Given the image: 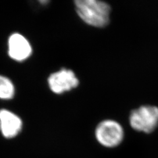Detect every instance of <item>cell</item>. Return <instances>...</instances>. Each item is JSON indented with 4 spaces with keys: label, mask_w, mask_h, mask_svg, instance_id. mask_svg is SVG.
Segmentation results:
<instances>
[{
    "label": "cell",
    "mask_w": 158,
    "mask_h": 158,
    "mask_svg": "<svg viewBox=\"0 0 158 158\" xmlns=\"http://www.w3.org/2000/svg\"><path fill=\"white\" fill-rule=\"evenodd\" d=\"M76 12L82 21L95 28L106 27L110 23V5L98 0L75 1Z\"/></svg>",
    "instance_id": "1"
},
{
    "label": "cell",
    "mask_w": 158,
    "mask_h": 158,
    "mask_svg": "<svg viewBox=\"0 0 158 158\" xmlns=\"http://www.w3.org/2000/svg\"><path fill=\"white\" fill-rule=\"evenodd\" d=\"M128 120L135 131L150 134L158 127V107L154 106H140L131 112Z\"/></svg>",
    "instance_id": "2"
},
{
    "label": "cell",
    "mask_w": 158,
    "mask_h": 158,
    "mask_svg": "<svg viewBox=\"0 0 158 158\" xmlns=\"http://www.w3.org/2000/svg\"><path fill=\"white\" fill-rule=\"evenodd\" d=\"M95 137L101 146L114 148L119 146L125 137V131L119 123L112 119L101 121L95 129Z\"/></svg>",
    "instance_id": "3"
},
{
    "label": "cell",
    "mask_w": 158,
    "mask_h": 158,
    "mask_svg": "<svg viewBox=\"0 0 158 158\" xmlns=\"http://www.w3.org/2000/svg\"><path fill=\"white\" fill-rule=\"evenodd\" d=\"M48 82L50 90L56 94L71 91L80 84L75 72L66 68H62L51 74L48 77Z\"/></svg>",
    "instance_id": "4"
},
{
    "label": "cell",
    "mask_w": 158,
    "mask_h": 158,
    "mask_svg": "<svg viewBox=\"0 0 158 158\" xmlns=\"http://www.w3.org/2000/svg\"><path fill=\"white\" fill-rule=\"evenodd\" d=\"M9 55L16 61H23L32 53V47L27 40L20 34H13L9 37Z\"/></svg>",
    "instance_id": "5"
},
{
    "label": "cell",
    "mask_w": 158,
    "mask_h": 158,
    "mask_svg": "<svg viewBox=\"0 0 158 158\" xmlns=\"http://www.w3.org/2000/svg\"><path fill=\"white\" fill-rule=\"evenodd\" d=\"M22 128V121L17 115L6 110H0V130L4 137H15Z\"/></svg>",
    "instance_id": "6"
},
{
    "label": "cell",
    "mask_w": 158,
    "mask_h": 158,
    "mask_svg": "<svg viewBox=\"0 0 158 158\" xmlns=\"http://www.w3.org/2000/svg\"><path fill=\"white\" fill-rule=\"evenodd\" d=\"M15 94V88L9 78L0 75V98L11 99Z\"/></svg>",
    "instance_id": "7"
}]
</instances>
